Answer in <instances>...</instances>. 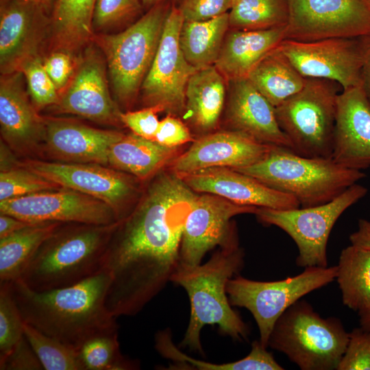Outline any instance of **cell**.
I'll list each match as a JSON object with an SVG mask.
<instances>
[{
    "instance_id": "obj_40",
    "label": "cell",
    "mask_w": 370,
    "mask_h": 370,
    "mask_svg": "<svg viewBox=\"0 0 370 370\" xmlns=\"http://www.w3.org/2000/svg\"><path fill=\"white\" fill-rule=\"evenodd\" d=\"M141 0H95L92 29H103L134 16L140 10Z\"/></svg>"
},
{
    "instance_id": "obj_39",
    "label": "cell",
    "mask_w": 370,
    "mask_h": 370,
    "mask_svg": "<svg viewBox=\"0 0 370 370\" xmlns=\"http://www.w3.org/2000/svg\"><path fill=\"white\" fill-rule=\"evenodd\" d=\"M19 71L25 75L29 94L37 107L58 103V91L37 55L25 62Z\"/></svg>"
},
{
    "instance_id": "obj_26",
    "label": "cell",
    "mask_w": 370,
    "mask_h": 370,
    "mask_svg": "<svg viewBox=\"0 0 370 370\" xmlns=\"http://www.w3.org/2000/svg\"><path fill=\"white\" fill-rule=\"evenodd\" d=\"M227 82L214 65L197 69L188 79L183 116L197 132L204 135L217 127L225 103Z\"/></svg>"
},
{
    "instance_id": "obj_47",
    "label": "cell",
    "mask_w": 370,
    "mask_h": 370,
    "mask_svg": "<svg viewBox=\"0 0 370 370\" xmlns=\"http://www.w3.org/2000/svg\"><path fill=\"white\" fill-rule=\"evenodd\" d=\"M32 224L14 217L1 213L0 214V239L23 229Z\"/></svg>"
},
{
    "instance_id": "obj_8",
    "label": "cell",
    "mask_w": 370,
    "mask_h": 370,
    "mask_svg": "<svg viewBox=\"0 0 370 370\" xmlns=\"http://www.w3.org/2000/svg\"><path fill=\"white\" fill-rule=\"evenodd\" d=\"M170 8L164 1L159 3L123 32L95 39L106 56L115 96L123 105L132 103L141 88Z\"/></svg>"
},
{
    "instance_id": "obj_37",
    "label": "cell",
    "mask_w": 370,
    "mask_h": 370,
    "mask_svg": "<svg viewBox=\"0 0 370 370\" xmlns=\"http://www.w3.org/2000/svg\"><path fill=\"white\" fill-rule=\"evenodd\" d=\"M60 188H62L25 166L0 173V201Z\"/></svg>"
},
{
    "instance_id": "obj_27",
    "label": "cell",
    "mask_w": 370,
    "mask_h": 370,
    "mask_svg": "<svg viewBox=\"0 0 370 370\" xmlns=\"http://www.w3.org/2000/svg\"><path fill=\"white\" fill-rule=\"evenodd\" d=\"M181 147H169L134 133L124 135L110 148L108 164L139 180L154 177L181 153Z\"/></svg>"
},
{
    "instance_id": "obj_31",
    "label": "cell",
    "mask_w": 370,
    "mask_h": 370,
    "mask_svg": "<svg viewBox=\"0 0 370 370\" xmlns=\"http://www.w3.org/2000/svg\"><path fill=\"white\" fill-rule=\"evenodd\" d=\"M336 266L344 305L358 313L370 310V250L351 244L342 250Z\"/></svg>"
},
{
    "instance_id": "obj_44",
    "label": "cell",
    "mask_w": 370,
    "mask_h": 370,
    "mask_svg": "<svg viewBox=\"0 0 370 370\" xmlns=\"http://www.w3.org/2000/svg\"><path fill=\"white\" fill-rule=\"evenodd\" d=\"M153 140L166 147H181L193 140V136L184 123L176 116L168 114L160 121Z\"/></svg>"
},
{
    "instance_id": "obj_22",
    "label": "cell",
    "mask_w": 370,
    "mask_h": 370,
    "mask_svg": "<svg viewBox=\"0 0 370 370\" xmlns=\"http://www.w3.org/2000/svg\"><path fill=\"white\" fill-rule=\"evenodd\" d=\"M60 111L110 125L122 123L121 112L108 86L103 60L94 51L83 58L69 86L60 97Z\"/></svg>"
},
{
    "instance_id": "obj_19",
    "label": "cell",
    "mask_w": 370,
    "mask_h": 370,
    "mask_svg": "<svg viewBox=\"0 0 370 370\" xmlns=\"http://www.w3.org/2000/svg\"><path fill=\"white\" fill-rule=\"evenodd\" d=\"M47 12L27 0H1V75L19 71L25 62L36 56L48 20Z\"/></svg>"
},
{
    "instance_id": "obj_42",
    "label": "cell",
    "mask_w": 370,
    "mask_h": 370,
    "mask_svg": "<svg viewBox=\"0 0 370 370\" xmlns=\"http://www.w3.org/2000/svg\"><path fill=\"white\" fill-rule=\"evenodd\" d=\"M234 0H182L178 8L184 21H206L228 12Z\"/></svg>"
},
{
    "instance_id": "obj_50",
    "label": "cell",
    "mask_w": 370,
    "mask_h": 370,
    "mask_svg": "<svg viewBox=\"0 0 370 370\" xmlns=\"http://www.w3.org/2000/svg\"><path fill=\"white\" fill-rule=\"evenodd\" d=\"M4 143L1 142V171L14 168L13 157L9 153L8 148Z\"/></svg>"
},
{
    "instance_id": "obj_28",
    "label": "cell",
    "mask_w": 370,
    "mask_h": 370,
    "mask_svg": "<svg viewBox=\"0 0 370 370\" xmlns=\"http://www.w3.org/2000/svg\"><path fill=\"white\" fill-rule=\"evenodd\" d=\"M247 78L275 108L299 92L306 79L279 46L267 54Z\"/></svg>"
},
{
    "instance_id": "obj_54",
    "label": "cell",
    "mask_w": 370,
    "mask_h": 370,
    "mask_svg": "<svg viewBox=\"0 0 370 370\" xmlns=\"http://www.w3.org/2000/svg\"></svg>"
},
{
    "instance_id": "obj_4",
    "label": "cell",
    "mask_w": 370,
    "mask_h": 370,
    "mask_svg": "<svg viewBox=\"0 0 370 370\" xmlns=\"http://www.w3.org/2000/svg\"><path fill=\"white\" fill-rule=\"evenodd\" d=\"M117 222L109 225L70 223L69 226L62 223L34 254L20 280L34 291H44L97 275L103 270Z\"/></svg>"
},
{
    "instance_id": "obj_1",
    "label": "cell",
    "mask_w": 370,
    "mask_h": 370,
    "mask_svg": "<svg viewBox=\"0 0 370 370\" xmlns=\"http://www.w3.org/2000/svg\"><path fill=\"white\" fill-rule=\"evenodd\" d=\"M197 193L177 174L162 170L117 222L103 267L110 276L105 305L113 316L138 314L170 281Z\"/></svg>"
},
{
    "instance_id": "obj_51",
    "label": "cell",
    "mask_w": 370,
    "mask_h": 370,
    "mask_svg": "<svg viewBox=\"0 0 370 370\" xmlns=\"http://www.w3.org/2000/svg\"><path fill=\"white\" fill-rule=\"evenodd\" d=\"M360 327L370 331V310L358 313Z\"/></svg>"
},
{
    "instance_id": "obj_34",
    "label": "cell",
    "mask_w": 370,
    "mask_h": 370,
    "mask_svg": "<svg viewBox=\"0 0 370 370\" xmlns=\"http://www.w3.org/2000/svg\"><path fill=\"white\" fill-rule=\"evenodd\" d=\"M24 336L45 370H85L79 351L24 322Z\"/></svg>"
},
{
    "instance_id": "obj_43",
    "label": "cell",
    "mask_w": 370,
    "mask_h": 370,
    "mask_svg": "<svg viewBox=\"0 0 370 370\" xmlns=\"http://www.w3.org/2000/svg\"><path fill=\"white\" fill-rule=\"evenodd\" d=\"M162 111L159 106H148L139 110L122 112L121 120L132 133L153 140L160 123L157 113Z\"/></svg>"
},
{
    "instance_id": "obj_45",
    "label": "cell",
    "mask_w": 370,
    "mask_h": 370,
    "mask_svg": "<svg viewBox=\"0 0 370 370\" xmlns=\"http://www.w3.org/2000/svg\"><path fill=\"white\" fill-rule=\"evenodd\" d=\"M0 369L40 370L43 367L24 336L8 355L0 359Z\"/></svg>"
},
{
    "instance_id": "obj_5",
    "label": "cell",
    "mask_w": 370,
    "mask_h": 370,
    "mask_svg": "<svg viewBox=\"0 0 370 370\" xmlns=\"http://www.w3.org/2000/svg\"><path fill=\"white\" fill-rule=\"evenodd\" d=\"M295 198L301 208L329 202L366 177L361 171L344 167L331 158H310L274 147L259 162L234 169Z\"/></svg>"
},
{
    "instance_id": "obj_52",
    "label": "cell",
    "mask_w": 370,
    "mask_h": 370,
    "mask_svg": "<svg viewBox=\"0 0 370 370\" xmlns=\"http://www.w3.org/2000/svg\"><path fill=\"white\" fill-rule=\"evenodd\" d=\"M32 3H34L47 11L49 10L51 8L53 9L56 0H27Z\"/></svg>"
},
{
    "instance_id": "obj_21",
    "label": "cell",
    "mask_w": 370,
    "mask_h": 370,
    "mask_svg": "<svg viewBox=\"0 0 370 370\" xmlns=\"http://www.w3.org/2000/svg\"><path fill=\"white\" fill-rule=\"evenodd\" d=\"M225 123L228 129L261 143L292 150L280 127L275 107L247 77L229 80Z\"/></svg>"
},
{
    "instance_id": "obj_53",
    "label": "cell",
    "mask_w": 370,
    "mask_h": 370,
    "mask_svg": "<svg viewBox=\"0 0 370 370\" xmlns=\"http://www.w3.org/2000/svg\"><path fill=\"white\" fill-rule=\"evenodd\" d=\"M142 3L145 6L152 7L159 3L164 2L166 0H141Z\"/></svg>"
},
{
    "instance_id": "obj_12",
    "label": "cell",
    "mask_w": 370,
    "mask_h": 370,
    "mask_svg": "<svg viewBox=\"0 0 370 370\" xmlns=\"http://www.w3.org/2000/svg\"><path fill=\"white\" fill-rule=\"evenodd\" d=\"M284 40L310 42L370 35V0H287Z\"/></svg>"
},
{
    "instance_id": "obj_2",
    "label": "cell",
    "mask_w": 370,
    "mask_h": 370,
    "mask_svg": "<svg viewBox=\"0 0 370 370\" xmlns=\"http://www.w3.org/2000/svg\"><path fill=\"white\" fill-rule=\"evenodd\" d=\"M109 282L103 269L70 286L37 291L19 279L10 282V290L25 323L79 351L95 336L118 332L116 318L105 305Z\"/></svg>"
},
{
    "instance_id": "obj_46",
    "label": "cell",
    "mask_w": 370,
    "mask_h": 370,
    "mask_svg": "<svg viewBox=\"0 0 370 370\" xmlns=\"http://www.w3.org/2000/svg\"><path fill=\"white\" fill-rule=\"evenodd\" d=\"M44 68L58 91L64 88L73 73L71 56L63 51L51 53L43 63Z\"/></svg>"
},
{
    "instance_id": "obj_35",
    "label": "cell",
    "mask_w": 370,
    "mask_h": 370,
    "mask_svg": "<svg viewBox=\"0 0 370 370\" xmlns=\"http://www.w3.org/2000/svg\"><path fill=\"white\" fill-rule=\"evenodd\" d=\"M118 332L95 336L79 350L85 370H126L136 367L120 352Z\"/></svg>"
},
{
    "instance_id": "obj_18",
    "label": "cell",
    "mask_w": 370,
    "mask_h": 370,
    "mask_svg": "<svg viewBox=\"0 0 370 370\" xmlns=\"http://www.w3.org/2000/svg\"><path fill=\"white\" fill-rule=\"evenodd\" d=\"M195 192L210 193L234 204L275 210L300 207L293 197L229 167H210L177 174Z\"/></svg>"
},
{
    "instance_id": "obj_16",
    "label": "cell",
    "mask_w": 370,
    "mask_h": 370,
    "mask_svg": "<svg viewBox=\"0 0 370 370\" xmlns=\"http://www.w3.org/2000/svg\"><path fill=\"white\" fill-rule=\"evenodd\" d=\"M25 166L62 188L97 198L111 207L118 221L126 217L125 207L136 188L129 175L93 163H60L27 160Z\"/></svg>"
},
{
    "instance_id": "obj_30",
    "label": "cell",
    "mask_w": 370,
    "mask_h": 370,
    "mask_svg": "<svg viewBox=\"0 0 370 370\" xmlns=\"http://www.w3.org/2000/svg\"><path fill=\"white\" fill-rule=\"evenodd\" d=\"M62 223H34L0 239V284L19 280L40 245Z\"/></svg>"
},
{
    "instance_id": "obj_13",
    "label": "cell",
    "mask_w": 370,
    "mask_h": 370,
    "mask_svg": "<svg viewBox=\"0 0 370 370\" xmlns=\"http://www.w3.org/2000/svg\"><path fill=\"white\" fill-rule=\"evenodd\" d=\"M184 21L178 8L171 7L156 54L140 88L148 106H159L175 116L184 112L186 85L197 70L186 60L180 45Z\"/></svg>"
},
{
    "instance_id": "obj_48",
    "label": "cell",
    "mask_w": 370,
    "mask_h": 370,
    "mask_svg": "<svg viewBox=\"0 0 370 370\" xmlns=\"http://www.w3.org/2000/svg\"><path fill=\"white\" fill-rule=\"evenodd\" d=\"M352 245L370 250V221L360 219L358 223V230L350 234Z\"/></svg>"
},
{
    "instance_id": "obj_14",
    "label": "cell",
    "mask_w": 370,
    "mask_h": 370,
    "mask_svg": "<svg viewBox=\"0 0 370 370\" xmlns=\"http://www.w3.org/2000/svg\"><path fill=\"white\" fill-rule=\"evenodd\" d=\"M0 212L31 223L109 225L118 221L114 210L105 202L66 188L0 201Z\"/></svg>"
},
{
    "instance_id": "obj_38",
    "label": "cell",
    "mask_w": 370,
    "mask_h": 370,
    "mask_svg": "<svg viewBox=\"0 0 370 370\" xmlns=\"http://www.w3.org/2000/svg\"><path fill=\"white\" fill-rule=\"evenodd\" d=\"M157 352L164 358L171 360L182 367L201 370H253L254 365L249 356L243 358L226 363L204 362L188 356L180 351L172 341L169 330L158 332L155 338ZM184 369V368H183Z\"/></svg>"
},
{
    "instance_id": "obj_9",
    "label": "cell",
    "mask_w": 370,
    "mask_h": 370,
    "mask_svg": "<svg viewBox=\"0 0 370 370\" xmlns=\"http://www.w3.org/2000/svg\"><path fill=\"white\" fill-rule=\"evenodd\" d=\"M336 275L337 266H314L305 267L295 276L272 282L237 275L228 281L226 291L232 306L245 308L251 313L260 342L267 348L273 328L282 313L306 294L332 282Z\"/></svg>"
},
{
    "instance_id": "obj_17",
    "label": "cell",
    "mask_w": 370,
    "mask_h": 370,
    "mask_svg": "<svg viewBox=\"0 0 370 370\" xmlns=\"http://www.w3.org/2000/svg\"><path fill=\"white\" fill-rule=\"evenodd\" d=\"M273 147L236 131L212 132L180 153L169 169L182 174L210 167H247L263 159Z\"/></svg>"
},
{
    "instance_id": "obj_33",
    "label": "cell",
    "mask_w": 370,
    "mask_h": 370,
    "mask_svg": "<svg viewBox=\"0 0 370 370\" xmlns=\"http://www.w3.org/2000/svg\"><path fill=\"white\" fill-rule=\"evenodd\" d=\"M230 28L260 30L286 27L287 0H234L230 11Z\"/></svg>"
},
{
    "instance_id": "obj_3",
    "label": "cell",
    "mask_w": 370,
    "mask_h": 370,
    "mask_svg": "<svg viewBox=\"0 0 370 370\" xmlns=\"http://www.w3.org/2000/svg\"><path fill=\"white\" fill-rule=\"evenodd\" d=\"M244 252L238 243L220 247L204 264H179L170 281L183 287L190 304V319L182 347L203 353L201 332L205 325H217L234 340L247 338L249 330L232 308L226 291L228 281L243 269Z\"/></svg>"
},
{
    "instance_id": "obj_10",
    "label": "cell",
    "mask_w": 370,
    "mask_h": 370,
    "mask_svg": "<svg viewBox=\"0 0 370 370\" xmlns=\"http://www.w3.org/2000/svg\"><path fill=\"white\" fill-rule=\"evenodd\" d=\"M367 188L354 184L325 204L288 210L257 208L259 221L275 225L291 237L298 248L299 267H328L327 244L330 232L341 215L363 198Z\"/></svg>"
},
{
    "instance_id": "obj_41",
    "label": "cell",
    "mask_w": 370,
    "mask_h": 370,
    "mask_svg": "<svg viewBox=\"0 0 370 370\" xmlns=\"http://www.w3.org/2000/svg\"><path fill=\"white\" fill-rule=\"evenodd\" d=\"M337 370H370V331L354 328Z\"/></svg>"
},
{
    "instance_id": "obj_32",
    "label": "cell",
    "mask_w": 370,
    "mask_h": 370,
    "mask_svg": "<svg viewBox=\"0 0 370 370\" xmlns=\"http://www.w3.org/2000/svg\"><path fill=\"white\" fill-rule=\"evenodd\" d=\"M95 0H56L52 26L57 44L75 49L90 37Z\"/></svg>"
},
{
    "instance_id": "obj_11",
    "label": "cell",
    "mask_w": 370,
    "mask_h": 370,
    "mask_svg": "<svg viewBox=\"0 0 370 370\" xmlns=\"http://www.w3.org/2000/svg\"><path fill=\"white\" fill-rule=\"evenodd\" d=\"M279 47L303 77L333 80L343 90L361 84L370 35L310 42L283 40Z\"/></svg>"
},
{
    "instance_id": "obj_49",
    "label": "cell",
    "mask_w": 370,
    "mask_h": 370,
    "mask_svg": "<svg viewBox=\"0 0 370 370\" xmlns=\"http://www.w3.org/2000/svg\"><path fill=\"white\" fill-rule=\"evenodd\" d=\"M360 86L362 88L367 99L370 101V53L361 69L360 73Z\"/></svg>"
},
{
    "instance_id": "obj_7",
    "label": "cell",
    "mask_w": 370,
    "mask_h": 370,
    "mask_svg": "<svg viewBox=\"0 0 370 370\" xmlns=\"http://www.w3.org/2000/svg\"><path fill=\"white\" fill-rule=\"evenodd\" d=\"M341 88L333 80L306 78L299 92L275 108L292 151L305 157L331 158Z\"/></svg>"
},
{
    "instance_id": "obj_25",
    "label": "cell",
    "mask_w": 370,
    "mask_h": 370,
    "mask_svg": "<svg viewBox=\"0 0 370 370\" xmlns=\"http://www.w3.org/2000/svg\"><path fill=\"white\" fill-rule=\"evenodd\" d=\"M285 27L232 29L225 35L214 64L226 80L247 77L251 70L284 40Z\"/></svg>"
},
{
    "instance_id": "obj_20",
    "label": "cell",
    "mask_w": 370,
    "mask_h": 370,
    "mask_svg": "<svg viewBox=\"0 0 370 370\" xmlns=\"http://www.w3.org/2000/svg\"><path fill=\"white\" fill-rule=\"evenodd\" d=\"M331 158L351 169L370 167V101L360 86L338 97Z\"/></svg>"
},
{
    "instance_id": "obj_6",
    "label": "cell",
    "mask_w": 370,
    "mask_h": 370,
    "mask_svg": "<svg viewBox=\"0 0 370 370\" xmlns=\"http://www.w3.org/2000/svg\"><path fill=\"white\" fill-rule=\"evenodd\" d=\"M349 333L335 317H321L298 300L276 321L268 347L282 352L302 370H337Z\"/></svg>"
},
{
    "instance_id": "obj_24",
    "label": "cell",
    "mask_w": 370,
    "mask_h": 370,
    "mask_svg": "<svg viewBox=\"0 0 370 370\" xmlns=\"http://www.w3.org/2000/svg\"><path fill=\"white\" fill-rule=\"evenodd\" d=\"M123 136L117 131L99 130L63 119L45 121V140L48 151L69 162L106 166L110 147Z\"/></svg>"
},
{
    "instance_id": "obj_29",
    "label": "cell",
    "mask_w": 370,
    "mask_h": 370,
    "mask_svg": "<svg viewBox=\"0 0 370 370\" xmlns=\"http://www.w3.org/2000/svg\"><path fill=\"white\" fill-rule=\"evenodd\" d=\"M230 29L228 12L201 21H184L179 42L186 60L196 69L214 65Z\"/></svg>"
},
{
    "instance_id": "obj_15",
    "label": "cell",
    "mask_w": 370,
    "mask_h": 370,
    "mask_svg": "<svg viewBox=\"0 0 370 370\" xmlns=\"http://www.w3.org/2000/svg\"><path fill=\"white\" fill-rule=\"evenodd\" d=\"M257 208L241 206L210 193H197L186 218L180 251V263L195 266L206 253L238 243L232 217L254 214Z\"/></svg>"
},
{
    "instance_id": "obj_23",
    "label": "cell",
    "mask_w": 370,
    "mask_h": 370,
    "mask_svg": "<svg viewBox=\"0 0 370 370\" xmlns=\"http://www.w3.org/2000/svg\"><path fill=\"white\" fill-rule=\"evenodd\" d=\"M21 71L2 75L0 83L1 137L11 149L27 153L45 138V121L38 115L23 89Z\"/></svg>"
},
{
    "instance_id": "obj_36",
    "label": "cell",
    "mask_w": 370,
    "mask_h": 370,
    "mask_svg": "<svg viewBox=\"0 0 370 370\" xmlns=\"http://www.w3.org/2000/svg\"><path fill=\"white\" fill-rule=\"evenodd\" d=\"M24 321L12 297L10 283L0 284V359L24 337Z\"/></svg>"
}]
</instances>
